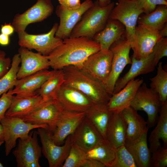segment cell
I'll list each match as a JSON object with an SVG mask.
<instances>
[{
    "label": "cell",
    "mask_w": 167,
    "mask_h": 167,
    "mask_svg": "<svg viewBox=\"0 0 167 167\" xmlns=\"http://www.w3.org/2000/svg\"><path fill=\"white\" fill-rule=\"evenodd\" d=\"M100 50V44L92 39L83 36L69 37L46 56L54 70L68 66L81 68L90 55Z\"/></svg>",
    "instance_id": "cell-1"
},
{
    "label": "cell",
    "mask_w": 167,
    "mask_h": 167,
    "mask_svg": "<svg viewBox=\"0 0 167 167\" xmlns=\"http://www.w3.org/2000/svg\"><path fill=\"white\" fill-rule=\"evenodd\" d=\"M62 69L64 75L63 84L80 92L94 104L108 103L111 96L102 83L75 66H68Z\"/></svg>",
    "instance_id": "cell-2"
},
{
    "label": "cell",
    "mask_w": 167,
    "mask_h": 167,
    "mask_svg": "<svg viewBox=\"0 0 167 167\" xmlns=\"http://www.w3.org/2000/svg\"><path fill=\"white\" fill-rule=\"evenodd\" d=\"M114 2L101 6L96 0L83 15L73 28L69 37H85L92 39L94 36L105 26L112 10Z\"/></svg>",
    "instance_id": "cell-3"
},
{
    "label": "cell",
    "mask_w": 167,
    "mask_h": 167,
    "mask_svg": "<svg viewBox=\"0 0 167 167\" xmlns=\"http://www.w3.org/2000/svg\"><path fill=\"white\" fill-rule=\"evenodd\" d=\"M161 104L158 93L154 89L148 88L146 83H143L138 88L130 106L137 111H143L146 113L149 129L157 123Z\"/></svg>",
    "instance_id": "cell-4"
},
{
    "label": "cell",
    "mask_w": 167,
    "mask_h": 167,
    "mask_svg": "<svg viewBox=\"0 0 167 167\" xmlns=\"http://www.w3.org/2000/svg\"><path fill=\"white\" fill-rule=\"evenodd\" d=\"M131 49L130 42L124 35L114 42L109 48L113 57L111 70L105 87L111 96L120 75L127 64H131V58L129 56Z\"/></svg>",
    "instance_id": "cell-5"
},
{
    "label": "cell",
    "mask_w": 167,
    "mask_h": 167,
    "mask_svg": "<svg viewBox=\"0 0 167 167\" xmlns=\"http://www.w3.org/2000/svg\"><path fill=\"white\" fill-rule=\"evenodd\" d=\"M143 13L137 0H118L112 10L109 19L117 20L125 27V36L131 44L139 16Z\"/></svg>",
    "instance_id": "cell-6"
},
{
    "label": "cell",
    "mask_w": 167,
    "mask_h": 167,
    "mask_svg": "<svg viewBox=\"0 0 167 167\" xmlns=\"http://www.w3.org/2000/svg\"><path fill=\"white\" fill-rule=\"evenodd\" d=\"M58 24L55 23L47 33L37 35L31 34L25 31L18 33V44L21 47L33 49L46 56L61 45L63 40L55 36Z\"/></svg>",
    "instance_id": "cell-7"
},
{
    "label": "cell",
    "mask_w": 167,
    "mask_h": 167,
    "mask_svg": "<svg viewBox=\"0 0 167 167\" xmlns=\"http://www.w3.org/2000/svg\"><path fill=\"white\" fill-rule=\"evenodd\" d=\"M37 131L30 132L28 136L19 139L13 153L18 167H40L39 161L42 156V148L38 140Z\"/></svg>",
    "instance_id": "cell-8"
},
{
    "label": "cell",
    "mask_w": 167,
    "mask_h": 167,
    "mask_svg": "<svg viewBox=\"0 0 167 167\" xmlns=\"http://www.w3.org/2000/svg\"><path fill=\"white\" fill-rule=\"evenodd\" d=\"M4 131L5 152L8 156L16 146V140L27 137L32 130L42 127L48 128L46 125L32 124L24 122L20 118L6 116L0 121Z\"/></svg>",
    "instance_id": "cell-9"
},
{
    "label": "cell",
    "mask_w": 167,
    "mask_h": 167,
    "mask_svg": "<svg viewBox=\"0 0 167 167\" xmlns=\"http://www.w3.org/2000/svg\"><path fill=\"white\" fill-rule=\"evenodd\" d=\"M37 129L42 144V153L47 159L49 167H62L72 144L71 135L67 138L62 145H58L54 142L51 132L47 128L40 127Z\"/></svg>",
    "instance_id": "cell-10"
},
{
    "label": "cell",
    "mask_w": 167,
    "mask_h": 167,
    "mask_svg": "<svg viewBox=\"0 0 167 167\" xmlns=\"http://www.w3.org/2000/svg\"><path fill=\"white\" fill-rule=\"evenodd\" d=\"M85 112L63 110L52 127L48 129L54 143L58 145L64 143L85 118Z\"/></svg>",
    "instance_id": "cell-11"
},
{
    "label": "cell",
    "mask_w": 167,
    "mask_h": 167,
    "mask_svg": "<svg viewBox=\"0 0 167 167\" xmlns=\"http://www.w3.org/2000/svg\"><path fill=\"white\" fill-rule=\"evenodd\" d=\"M54 10L51 0H37L35 4L24 12L17 14L11 24L18 33L25 31L28 25L47 19L52 14Z\"/></svg>",
    "instance_id": "cell-12"
},
{
    "label": "cell",
    "mask_w": 167,
    "mask_h": 167,
    "mask_svg": "<svg viewBox=\"0 0 167 167\" xmlns=\"http://www.w3.org/2000/svg\"><path fill=\"white\" fill-rule=\"evenodd\" d=\"M159 31L142 24L136 26L134 39L130 44L133 51L132 56L140 60L144 58L152 53L156 44L162 38Z\"/></svg>",
    "instance_id": "cell-13"
},
{
    "label": "cell",
    "mask_w": 167,
    "mask_h": 167,
    "mask_svg": "<svg viewBox=\"0 0 167 167\" xmlns=\"http://www.w3.org/2000/svg\"><path fill=\"white\" fill-rule=\"evenodd\" d=\"M112 57L109 49H101L90 55L80 68L105 86L111 70Z\"/></svg>",
    "instance_id": "cell-14"
},
{
    "label": "cell",
    "mask_w": 167,
    "mask_h": 167,
    "mask_svg": "<svg viewBox=\"0 0 167 167\" xmlns=\"http://www.w3.org/2000/svg\"><path fill=\"white\" fill-rule=\"evenodd\" d=\"M91 0H85L78 9L69 10L60 5L56 8V13L59 18L60 23L55 36L64 40L69 37L74 28L81 19L83 14L93 4Z\"/></svg>",
    "instance_id": "cell-15"
},
{
    "label": "cell",
    "mask_w": 167,
    "mask_h": 167,
    "mask_svg": "<svg viewBox=\"0 0 167 167\" xmlns=\"http://www.w3.org/2000/svg\"><path fill=\"white\" fill-rule=\"evenodd\" d=\"M56 99L64 110L75 112H85L94 104L80 92L63 84Z\"/></svg>",
    "instance_id": "cell-16"
},
{
    "label": "cell",
    "mask_w": 167,
    "mask_h": 167,
    "mask_svg": "<svg viewBox=\"0 0 167 167\" xmlns=\"http://www.w3.org/2000/svg\"><path fill=\"white\" fill-rule=\"evenodd\" d=\"M21 65L17 73L18 79L34 74L50 67L49 61L46 56L39 53L33 52L20 47L18 50Z\"/></svg>",
    "instance_id": "cell-17"
},
{
    "label": "cell",
    "mask_w": 167,
    "mask_h": 167,
    "mask_svg": "<svg viewBox=\"0 0 167 167\" xmlns=\"http://www.w3.org/2000/svg\"><path fill=\"white\" fill-rule=\"evenodd\" d=\"M63 110L57 99H53L46 101L34 112L20 118L32 124L47 125L49 129Z\"/></svg>",
    "instance_id": "cell-18"
},
{
    "label": "cell",
    "mask_w": 167,
    "mask_h": 167,
    "mask_svg": "<svg viewBox=\"0 0 167 167\" xmlns=\"http://www.w3.org/2000/svg\"><path fill=\"white\" fill-rule=\"evenodd\" d=\"M72 143L87 152L103 139L94 126L85 117L71 135Z\"/></svg>",
    "instance_id": "cell-19"
},
{
    "label": "cell",
    "mask_w": 167,
    "mask_h": 167,
    "mask_svg": "<svg viewBox=\"0 0 167 167\" xmlns=\"http://www.w3.org/2000/svg\"><path fill=\"white\" fill-rule=\"evenodd\" d=\"M53 70H43L17 79L13 89H11L13 95L28 96L37 94L38 90L52 74Z\"/></svg>",
    "instance_id": "cell-20"
},
{
    "label": "cell",
    "mask_w": 167,
    "mask_h": 167,
    "mask_svg": "<svg viewBox=\"0 0 167 167\" xmlns=\"http://www.w3.org/2000/svg\"><path fill=\"white\" fill-rule=\"evenodd\" d=\"M143 82L142 79H133L118 92L113 94L107 104L109 110L113 113H120L130 106L136 93Z\"/></svg>",
    "instance_id": "cell-21"
},
{
    "label": "cell",
    "mask_w": 167,
    "mask_h": 167,
    "mask_svg": "<svg viewBox=\"0 0 167 167\" xmlns=\"http://www.w3.org/2000/svg\"><path fill=\"white\" fill-rule=\"evenodd\" d=\"M46 101L39 95L19 96L13 95L11 105L5 116L22 118L34 112Z\"/></svg>",
    "instance_id": "cell-22"
},
{
    "label": "cell",
    "mask_w": 167,
    "mask_h": 167,
    "mask_svg": "<svg viewBox=\"0 0 167 167\" xmlns=\"http://www.w3.org/2000/svg\"><path fill=\"white\" fill-rule=\"evenodd\" d=\"M153 60L154 55L152 53L146 58L140 60L137 59L132 56L130 69L122 77L117 80L113 94L119 92L129 81L135 79L138 75L153 71L155 67Z\"/></svg>",
    "instance_id": "cell-23"
},
{
    "label": "cell",
    "mask_w": 167,
    "mask_h": 167,
    "mask_svg": "<svg viewBox=\"0 0 167 167\" xmlns=\"http://www.w3.org/2000/svg\"><path fill=\"white\" fill-rule=\"evenodd\" d=\"M148 131L138 138L133 140L126 139L124 145L132 156L137 167H150L152 153L148 148Z\"/></svg>",
    "instance_id": "cell-24"
},
{
    "label": "cell",
    "mask_w": 167,
    "mask_h": 167,
    "mask_svg": "<svg viewBox=\"0 0 167 167\" xmlns=\"http://www.w3.org/2000/svg\"><path fill=\"white\" fill-rule=\"evenodd\" d=\"M131 106L122 110L120 113L126 126V139H135L148 131L147 122Z\"/></svg>",
    "instance_id": "cell-25"
},
{
    "label": "cell",
    "mask_w": 167,
    "mask_h": 167,
    "mask_svg": "<svg viewBox=\"0 0 167 167\" xmlns=\"http://www.w3.org/2000/svg\"><path fill=\"white\" fill-rule=\"evenodd\" d=\"M125 27L119 21L109 19L101 31L92 40L99 43L101 49H109L112 45L124 35Z\"/></svg>",
    "instance_id": "cell-26"
},
{
    "label": "cell",
    "mask_w": 167,
    "mask_h": 167,
    "mask_svg": "<svg viewBox=\"0 0 167 167\" xmlns=\"http://www.w3.org/2000/svg\"><path fill=\"white\" fill-rule=\"evenodd\" d=\"M113 112L107 104H94L86 112L85 117L98 130L103 138L106 139L107 127Z\"/></svg>",
    "instance_id": "cell-27"
},
{
    "label": "cell",
    "mask_w": 167,
    "mask_h": 167,
    "mask_svg": "<svg viewBox=\"0 0 167 167\" xmlns=\"http://www.w3.org/2000/svg\"><path fill=\"white\" fill-rule=\"evenodd\" d=\"M160 115L157 125L151 132L148 138L149 150L151 153L161 145L160 140L163 142V147L167 148V101L162 102Z\"/></svg>",
    "instance_id": "cell-28"
},
{
    "label": "cell",
    "mask_w": 167,
    "mask_h": 167,
    "mask_svg": "<svg viewBox=\"0 0 167 167\" xmlns=\"http://www.w3.org/2000/svg\"><path fill=\"white\" fill-rule=\"evenodd\" d=\"M126 139V126L120 113H113L107 127L106 139L116 149L124 145Z\"/></svg>",
    "instance_id": "cell-29"
},
{
    "label": "cell",
    "mask_w": 167,
    "mask_h": 167,
    "mask_svg": "<svg viewBox=\"0 0 167 167\" xmlns=\"http://www.w3.org/2000/svg\"><path fill=\"white\" fill-rule=\"evenodd\" d=\"M64 82V75L62 69L53 70L51 75L42 84L37 93L45 101L56 99Z\"/></svg>",
    "instance_id": "cell-30"
},
{
    "label": "cell",
    "mask_w": 167,
    "mask_h": 167,
    "mask_svg": "<svg viewBox=\"0 0 167 167\" xmlns=\"http://www.w3.org/2000/svg\"><path fill=\"white\" fill-rule=\"evenodd\" d=\"M116 149L107 139L100 141L94 147L86 152V159L98 160L109 167L115 158Z\"/></svg>",
    "instance_id": "cell-31"
},
{
    "label": "cell",
    "mask_w": 167,
    "mask_h": 167,
    "mask_svg": "<svg viewBox=\"0 0 167 167\" xmlns=\"http://www.w3.org/2000/svg\"><path fill=\"white\" fill-rule=\"evenodd\" d=\"M167 22V5H159L149 13L141 14L137 23L160 31Z\"/></svg>",
    "instance_id": "cell-32"
},
{
    "label": "cell",
    "mask_w": 167,
    "mask_h": 167,
    "mask_svg": "<svg viewBox=\"0 0 167 167\" xmlns=\"http://www.w3.org/2000/svg\"><path fill=\"white\" fill-rule=\"evenodd\" d=\"M20 63L19 55L18 53L15 54L13 57L9 70L0 79V97L14 87L18 79L17 74Z\"/></svg>",
    "instance_id": "cell-33"
},
{
    "label": "cell",
    "mask_w": 167,
    "mask_h": 167,
    "mask_svg": "<svg viewBox=\"0 0 167 167\" xmlns=\"http://www.w3.org/2000/svg\"><path fill=\"white\" fill-rule=\"evenodd\" d=\"M157 74L150 79V86L154 89L159 94L162 102L167 99V73L162 66V62L158 64Z\"/></svg>",
    "instance_id": "cell-34"
},
{
    "label": "cell",
    "mask_w": 167,
    "mask_h": 167,
    "mask_svg": "<svg viewBox=\"0 0 167 167\" xmlns=\"http://www.w3.org/2000/svg\"><path fill=\"white\" fill-rule=\"evenodd\" d=\"M86 152L72 143L69 153L62 167H82L86 159Z\"/></svg>",
    "instance_id": "cell-35"
},
{
    "label": "cell",
    "mask_w": 167,
    "mask_h": 167,
    "mask_svg": "<svg viewBox=\"0 0 167 167\" xmlns=\"http://www.w3.org/2000/svg\"><path fill=\"white\" fill-rule=\"evenodd\" d=\"M109 167H137L135 161L124 145L116 149L115 156Z\"/></svg>",
    "instance_id": "cell-36"
},
{
    "label": "cell",
    "mask_w": 167,
    "mask_h": 167,
    "mask_svg": "<svg viewBox=\"0 0 167 167\" xmlns=\"http://www.w3.org/2000/svg\"><path fill=\"white\" fill-rule=\"evenodd\" d=\"M150 167H165L167 166V148L160 145L152 153Z\"/></svg>",
    "instance_id": "cell-37"
},
{
    "label": "cell",
    "mask_w": 167,
    "mask_h": 167,
    "mask_svg": "<svg viewBox=\"0 0 167 167\" xmlns=\"http://www.w3.org/2000/svg\"><path fill=\"white\" fill-rule=\"evenodd\" d=\"M154 55L153 62L155 67L160 60L167 56V38L162 37L154 46L152 52Z\"/></svg>",
    "instance_id": "cell-38"
},
{
    "label": "cell",
    "mask_w": 167,
    "mask_h": 167,
    "mask_svg": "<svg viewBox=\"0 0 167 167\" xmlns=\"http://www.w3.org/2000/svg\"><path fill=\"white\" fill-rule=\"evenodd\" d=\"M143 13L147 14L153 11L159 5H167L165 0H137Z\"/></svg>",
    "instance_id": "cell-39"
},
{
    "label": "cell",
    "mask_w": 167,
    "mask_h": 167,
    "mask_svg": "<svg viewBox=\"0 0 167 167\" xmlns=\"http://www.w3.org/2000/svg\"><path fill=\"white\" fill-rule=\"evenodd\" d=\"M11 89L0 97V121L5 117L6 113L11 105L13 95Z\"/></svg>",
    "instance_id": "cell-40"
},
{
    "label": "cell",
    "mask_w": 167,
    "mask_h": 167,
    "mask_svg": "<svg viewBox=\"0 0 167 167\" xmlns=\"http://www.w3.org/2000/svg\"><path fill=\"white\" fill-rule=\"evenodd\" d=\"M6 56L5 52L0 50V79L8 71L11 65L12 60Z\"/></svg>",
    "instance_id": "cell-41"
},
{
    "label": "cell",
    "mask_w": 167,
    "mask_h": 167,
    "mask_svg": "<svg viewBox=\"0 0 167 167\" xmlns=\"http://www.w3.org/2000/svg\"><path fill=\"white\" fill-rule=\"evenodd\" d=\"M60 5L66 9L74 10L79 8L81 5L80 0H58Z\"/></svg>",
    "instance_id": "cell-42"
},
{
    "label": "cell",
    "mask_w": 167,
    "mask_h": 167,
    "mask_svg": "<svg viewBox=\"0 0 167 167\" xmlns=\"http://www.w3.org/2000/svg\"><path fill=\"white\" fill-rule=\"evenodd\" d=\"M105 165L100 161L94 159H86L82 167H105Z\"/></svg>",
    "instance_id": "cell-43"
},
{
    "label": "cell",
    "mask_w": 167,
    "mask_h": 167,
    "mask_svg": "<svg viewBox=\"0 0 167 167\" xmlns=\"http://www.w3.org/2000/svg\"><path fill=\"white\" fill-rule=\"evenodd\" d=\"M1 33L10 36L13 34L15 31L11 24L5 23L1 25Z\"/></svg>",
    "instance_id": "cell-44"
},
{
    "label": "cell",
    "mask_w": 167,
    "mask_h": 167,
    "mask_svg": "<svg viewBox=\"0 0 167 167\" xmlns=\"http://www.w3.org/2000/svg\"><path fill=\"white\" fill-rule=\"evenodd\" d=\"M9 36L1 33L0 34V45L2 46L8 45L9 44L10 41Z\"/></svg>",
    "instance_id": "cell-45"
},
{
    "label": "cell",
    "mask_w": 167,
    "mask_h": 167,
    "mask_svg": "<svg viewBox=\"0 0 167 167\" xmlns=\"http://www.w3.org/2000/svg\"><path fill=\"white\" fill-rule=\"evenodd\" d=\"M159 34L162 37H166L167 36V23H166L162 28L159 31Z\"/></svg>",
    "instance_id": "cell-46"
},
{
    "label": "cell",
    "mask_w": 167,
    "mask_h": 167,
    "mask_svg": "<svg viewBox=\"0 0 167 167\" xmlns=\"http://www.w3.org/2000/svg\"><path fill=\"white\" fill-rule=\"evenodd\" d=\"M99 5L101 6H106L111 2V0H97Z\"/></svg>",
    "instance_id": "cell-47"
},
{
    "label": "cell",
    "mask_w": 167,
    "mask_h": 167,
    "mask_svg": "<svg viewBox=\"0 0 167 167\" xmlns=\"http://www.w3.org/2000/svg\"><path fill=\"white\" fill-rule=\"evenodd\" d=\"M0 140L4 141L3 129L2 124L0 123Z\"/></svg>",
    "instance_id": "cell-48"
},
{
    "label": "cell",
    "mask_w": 167,
    "mask_h": 167,
    "mask_svg": "<svg viewBox=\"0 0 167 167\" xmlns=\"http://www.w3.org/2000/svg\"><path fill=\"white\" fill-rule=\"evenodd\" d=\"M4 142V141L0 140V146Z\"/></svg>",
    "instance_id": "cell-49"
},
{
    "label": "cell",
    "mask_w": 167,
    "mask_h": 167,
    "mask_svg": "<svg viewBox=\"0 0 167 167\" xmlns=\"http://www.w3.org/2000/svg\"><path fill=\"white\" fill-rule=\"evenodd\" d=\"M3 166L2 164L0 162V167H3Z\"/></svg>",
    "instance_id": "cell-50"
},
{
    "label": "cell",
    "mask_w": 167,
    "mask_h": 167,
    "mask_svg": "<svg viewBox=\"0 0 167 167\" xmlns=\"http://www.w3.org/2000/svg\"><path fill=\"white\" fill-rule=\"evenodd\" d=\"M165 0V1H167V0Z\"/></svg>",
    "instance_id": "cell-51"
}]
</instances>
